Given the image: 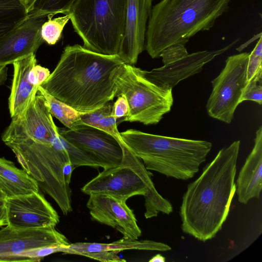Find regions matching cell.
<instances>
[{"instance_id":"cell-3","label":"cell","mask_w":262,"mask_h":262,"mask_svg":"<svg viewBox=\"0 0 262 262\" xmlns=\"http://www.w3.org/2000/svg\"><path fill=\"white\" fill-rule=\"evenodd\" d=\"M232 0H161L152 7L145 49L152 58L175 44L185 45L199 32L209 31Z\"/></svg>"},{"instance_id":"cell-27","label":"cell","mask_w":262,"mask_h":262,"mask_svg":"<svg viewBox=\"0 0 262 262\" xmlns=\"http://www.w3.org/2000/svg\"><path fill=\"white\" fill-rule=\"evenodd\" d=\"M113 105V103L110 101L93 112L82 113L81 119L82 124L94 127L100 120L112 115Z\"/></svg>"},{"instance_id":"cell-1","label":"cell","mask_w":262,"mask_h":262,"mask_svg":"<svg viewBox=\"0 0 262 262\" xmlns=\"http://www.w3.org/2000/svg\"><path fill=\"white\" fill-rule=\"evenodd\" d=\"M124 64L118 55L99 54L78 44L68 45L40 86L75 110L92 112L116 97V80Z\"/></svg>"},{"instance_id":"cell-7","label":"cell","mask_w":262,"mask_h":262,"mask_svg":"<svg viewBox=\"0 0 262 262\" xmlns=\"http://www.w3.org/2000/svg\"><path fill=\"white\" fill-rule=\"evenodd\" d=\"M116 83V97L124 95L129 106L128 114L122 121L155 125L171 110L172 89L155 85L142 75L140 68L125 63Z\"/></svg>"},{"instance_id":"cell-15","label":"cell","mask_w":262,"mask_h":262,"mask_svg":"<svg viewBox=\"0 0 262 262\" xmlns=\"http://www.w3.org/2000/svg\"><path fill=\"white\" fill-rule=\"evenodd\" d=\"M153 0H126L125 32L118 55L125 64L134 65L145 49V34Z\"/></svg>"},{"instance_id":"cell-35","label":"cell","mask_w":262,"mask_h":262,"mask_svg":"<svg viewBox=\"0 0 262 262\" xmlns=\"http://www.w3.org/2000/svg\"><path fill=\"white\" fill-rule=\"evenodd\" d=\"M149 262H165V258L160 254H158L149 260Z\"/></svg>"},{"instance_id":"cell-9","label":"cell","mask_w":262,"mask_h":262,"mask_svg":"<svg viewBox=\"0 0 262 262\" xmlns=\"http://www.w3.org/2000/svg\"><path fill=\"white\" fill-rule=\"evenodd\" d=\"M239 40V38L236 39L222 49L191 54H188L185 45H173L160 55L163 66L150 71L141 69V72L155 85L165 89H172L181 81L201 72L206 64L230 49Z\"/></svg>"},{"instance_id":"cell-24","label":"cell","mask_w":262,"mask_h":262,"mask_svg":"<svg viewBox=\"0 0 262 262\" xmlns=\"http://www.w3.org/2000/svg\"><path fill=\"white\" fill-rule=\"evenodd\" d=\"M262 39L260 36L255 47L249 54L247 68V79L262 78Z\"/></svg>"},{"instance_id":"cell-8","label":"cell","mask_w":262,"mask_h":262,"mask_svg":"<svg viewBox=\"0 0 262 262\" xmlns=\"http://www.w3.org/2000/svg\"><path fill=\"white\" fill-rule=\"evenodd\" d=\"M249 54L244 52L228 57L223 69L211 81L212 90L206 106L210 117L227 124L231 122L248 82Z\"/></svg>"},{"instance_id":"cell-26","label":"cell","mask_w":262,"mask_h":262,"mask_svg":"<svg viewBox=\"0 0 262 262\" xmlns=\"http://www.w3.org/2000/svg\"><path fill=\"white\" fill-rule=\"evenodd\" d=\"M247 100L262 104V78H255L248 81L243 91L240 103Z\"/></svg>"},{"instance_id":"cell-5","label":"cell","mask_w":262,"mask_h":262,"mask_svg":"<svg viewBox=\"0 0 262 262\" xmlns=\"http://www.w3.org/2000/svg\"><path fill=\"white\" fill-rule=\"evenodd\" d=\"M120 144L123 150L120 164L104 169L86 183L81 191L89 195L96 193L108 195L124 202L132 196L143 195L146 219L157 216L159 212L171 213L172 205L156 190L151 178L152 174L122 139Z\"/></svg>"},{"instance_id":"cell-28","label":"cell","mask_w":262,"mask_h":262,"mask_svg":"<svg viewBox=\"0 0 262 262\" xmlns=\"http://www.w3.org/2000/svg\"><path fill=\"white\" fill-rule=\"evenodd\" d=\"M118 253L114 251H101L84 253L81 255L102 262L126 261L125 259L121 258Z\"/></svg>"},{"instance_id":"cell-14","label":"cell","mask_w":262,"mask_h":262,"mask_svg":"<svg viewBox=\"0 0 262 262\" xmlns=\"http://www.w3.org/2000/svg\"><path fill=\"white\" fill-rule=\"evenodd\" d=\"M89 196L86 207L93 220L116 229L125 238L138 239L142 235L135 214L126 202L104 194Z\"/></svg>"},{"instance_id":"cell-29","label":"cell","mask_w":262,"mask_h":262,"mask_svg":"<svg viewBox=\"0 0 262 262\" xmlns=\"http://www.w3.org/2000/svg\"><path fill=\"white\" fill-rule=\"evenodd\" d=\"M116 101L113 105L112 115L117 120L124 118L129 113V106L127 100L124 95L117 97Z\"/></svg>"},{"instance_id":"cell-21","label":"cell","mask_w":262,"mask_h":262,"mask_svg":"<svg viewBox=\"0 0 262 262\" xmlns=\"http://www.w3.org/2000/svg\"><path fill=\"white\" fill-rule=\"evenodd\" d=\"M28 14L18 0H0V38L21 23Z\"/></svg>"},{"instance_id":"cell-6","label":"cell","mask_w":262,"mask_h":262,"mask_svg":"<svg viewBox=\"0 0 262 262\" xmlns=\"http://www.w3.org/2000/svg\"><path fill=\"white\" fill-rule=\"evenodd\" d=\"M126 0H75L69 11L85 49L117 55L125 32Z\"/></svg>"},{"instance_id":"cell-2","label":"cell","mask_w":262,"mask_h":262,"mask_svg":"<svg viewBox=\"0 0 262 262\" xmlns=\"http://www.w3.org/2000/svg\"><path fill=\"white\" fill-rule=\"evenodd\" d=\"M240 144V141H235L220 149L200 177L188 185L183 195L181 229L200 241L213 238L228 216L236 191Z\"/></svg>"},{"instance_id":"cell-12","label":"cell","mask_w":262,"mask_h":262,"mask_svg":"<svg viewBox=\"0 0 262 262\" xmlns=\"http://www.w3.org/2000/svg\"><path fill=\"white\" fill-rule=\"evenodd\" d=\"M57 130L66 140L93 156L104 169L117 166L122 161L121 137L116 139L105 131L85 124L75 129L58 127Z\"/></svg>"},{"instance_id":"cell-16","label":"cell","mask_w":262,"mask_h":262,"mask_svg":"<svg viewBox=\"0 0 262 262\" xmlns=\"http://www.w3.org/2000/svg\"><path fill=\"white\" fill-rule=\"evenodd\" d=\"M254 145L239 171L236 191L238 201L247 204L259 198L262 189V126L256 132Z\"/></svg>"},{"instance_id":"cell-34","label":"cell","mask_w":262,"mask_h":262,"mask_svg":"<svg viewBox=\"0 0 262 262\" xmlns=\"http://www.w3.org/2000/svg\"><path fill=\"white\" fill-rule=\"evenodd\" d=\"M7 225L4 206H0V227Z\"/></svg>"},{"instance_id":"cell-25","label":"cell","mask_w":262,"mask_h":262,"mask_svg":"<svg viewBox=\"0 0 262 262\" xmlns=\"http://www.w3.org/2000/svg\"><path fill=\"white\" fill-rule=\"evenodd\" d=\"M75 0H36L33 10H40L54 15L68 14Z\"/></svg>"},{"instance_id":"cell-30","label":"cell","mask_w":262,"mask_h":262,"mask_svg":"<svg viewBox=\"0 0 262 262\" xmlns=\"http://www.w3.org/2000/svg\"><path fill=\"white\" fill-rule=\"evenodd\" d=\"M49 70L40 65H35L30 73V79L35 85L39 86L50 75Z\"/></svg>"},{"instance_id":"cell-11","label":"cell","mask_w":262,"mask_h":262,"mask_svg":"<svg viewBox=\"0 0 262 262\" xmlns=\"http://www.w3.org/2000/svg\"><path fill=\"white\" fill-rule=\"evenodd\" d=\"M50 14H52L33 10L17 26L0 38V66L13 64L36 53L44 42L41 28Z\"/></svg>"},{"instance_id":"cell-22","label":"cell","mask_w":262,"mask_h":262,"mask_svg":"<svg viewBox=\"0 0 262 262\" xmlns=\"http://www.w3.org/2000/svg\"><path fill=\"white\" fill-rule=\"evenodd\" d=\"M53 14L49 15L48 19L41 28V37L49 45H54L59 41L63 30L71 17L70 14L53 19Z\"/></svg>"},{"instance_id":"cell-23","label":"cell","mask_w":262,"mask_h":262,"mask_svg":"<svg viewBox=\"0 0 262 262\" xmlns=\"http://www.w3.org/2000/svg\"><path fill=\"white\" fill-rule=\"evenodd\" d=\"M61 142L67 151L70 161L74 168L81 166H88L98 168L99 165L96 159L89 153L78 148L70 143L59 134Z\"/></svg>"},{"instance_id":"cell-4","label":"cell","mask_w":262,"mask_h":262,"mask_svg":"<svg viewBox=\"0 0 262 262\" xmlns=\"http://www.w3.org/2000/svg\"><path fill=\"white\" fill-rule=\"evenodd\" d=\"M120 134L147 170L181 180L192 178L199 171L212 147L207 141L157 135L134 129Z\"/></svg>"},{"instance_id":"cell-31","label":"cell","mask_w":262,"mask_h":262,"mask_svg":"<svg viewBox=\"0 0 262 262\" xmlns=\"http://www.w3.org/2000/svg\"><path fill=\"white\" fill-rule=\"evenodd\" d=\"M75 169L71 161L67 163L63 168V173L66 183L69 185L71 182L72 174Z\"/></svg>"},{"instance_id":"cell-10","label":"cell","mask_w":262,"mask_h":262,"mask_svg":"<svg viewBox=\"0 0 262 262\" xmlns=\"http://www.w3.org/2000/svg\"><path fill=\"white\" fill-rule=\"evenodd\" d=\"M69 244L54 227L15 229L6 225L0 230V261H27L25 255L30 251Z\"/></svg>"},{"instance_id":"cell-20","label":"cell","mask_w":262,"mask_h":262,"mask_svg":"<svg viewBox=\"0 0 262 262\" xmlns=\"http://www.w3.org/2000/svg\"><path fill=\"white\" fill-rule=\"evenodd\" d=\"M37 91L43 97L49 106L51 114L57 118L66 127L75 129L82 124L81 112L56 99L39 85Z\"/></svg>"},{"instance_id":"cell-17","label":"cell","mask_w":262,"mask_h":262,"mask_svg":"<svg viewBox=\"0 0 262 262\" xmlns=\"http://www.w3.org/2000/svg\"><path fill=\"white\" fill-rule=\"evenodd\" d=\"M13 64L14 74L8 99L9 110L11 118L24 112L36 95L38 88L34 85L30 79V72L37 64L34 53L15 61Z\"/></svg>"},{"instance_id":"cell-32","label":"cell","mask_w":262,"mask_h":262,"mask_svg":"<svg viewBox=\"0 0 262 262\" xmlns=\"http://www.w3.org/2000/svg\"><path fill=\"white\" fill-rule=\"evenodd\" d=\"M25 8L28 13L33 11V6L36 0H18Z\"/></svg>"},{"instance_id":"cell-19","label":"cell","mask_w":262,"mask_h":262,"mask_svg":"<svg viewBox=\"0 0 262 262\" xmlns=\"http://www.w3.org/2000/svg\"><path fill=\"white\" fill-rule=\"evenodd\" d=\"M0 191L5 198L29 194L38 192L36 181L24 169L18 168L15 164L0 158Z\"/></svg>"},{"instance_id":"cell-36","label":"cell","mask_w":262,"mask_h":262,"mask_svg":"<svg viewBox=\"0 0 262 262\" xmlns=\"http://www.w3.org/2000/svg\"><path fill=\"white\" fill-rule=\"evenodd\" d=\"M5 196L0 191V206H3L4 205Z\"/></svg>"},{"instance_id":"cell-18","label":"cell","mask_w":262,"mask_h":262,"mask_svg":"<svg viewBox=\"0 0 262 262\" xmlns=\"http://www.w3.org/2000/svg\"><path fill=\"white\" fill-rule=\"evenodd\" d=\"M171 249L168 245L150 240L134 239L123 237L111 243H75L63 246L61 252L81 255L88 252L114 251L119 253L126 250L167 251Z\"/></svg>"},{"instance_id":"cell-13","label":"cell","mask_w":262,"mask_h":262,"mask_svg":"<svg viewBox=\"0 0 262 262\" xmlns=\"http://www.w3.org/2000/svg\"><path fill=\"white\" fill-rule=\"evenodd\" d=\"M8 226L15 229L55 227L59 216L50 204L38 192L5 198Z\"/></svg>"},{"instance_id":"cell-33","label":"cell","mask_w":262,"mask_h":262,"mask_svg":"<svg viewBox=\"0 0 262 262\" xmlns=\"http://www.w3.org/2000/svg\"><path fill=\"white\" fill-rule=\"evenodd\" d=\"M7 70L6 66H0V86L4 84L7 80Z\"/></svg>"}]
</instances>
